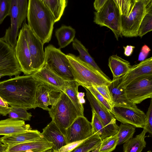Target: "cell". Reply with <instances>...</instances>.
Masks as SVG:
<instances>
[{"label": "cell", "mask_w": 152, "mask_h": 152, "mask_svg": "<svg viewBox=\"0 0 152 152\" xmlns=\"http://www.w3.org/2000/svg\"><path fill=\"white\" fill-rule=\"evenodd\" d=\"M38 84L32 75H17L0 82V96L10 107L35 109Z\"/></svg>", "instance_id": "6da1fadb"}, {"label": "cell", "mask_w": 152, "mask_h": 152, "mask_svg": "<svg viewBox=\"0 0 152 152\" xmlns=\"http://www.w3.org/2000/svg\"><path fill=\"white\" fill-rule=\"evenodd\" d=\"M119 11L122 36H138V31L146 13L152 9V0H113Z\"/></svg>", "instance_id": "7a4b0ae2"}, {"label": "cell", "mask_w": 152, "mask_h": 152, "mask_svg": "<svg viewBox=\"0 0 152 152\" xmlns=\"http://www.w3.org/2000/svg\"><path fill=\"white\" fill-rule=\"evenodd\" d=\"M28 25L44 45L50 40L55 23L51 13L42 0H28Z\"/></svg>", "instance_id": "3957f363"}, {"label": "cell", "mask_w": 152, "mask_h": 152, "mask_svg": "<svg viewBox=\"0 0 152 152\" xmlns=\"http://www.w3.org/2000/svg\"><path fill=\"white\" fill-rule=\"evenodd\" d=\"M66 56L70 64L75 80L80 86L87 88L96 85H108L112 81L109 78L105 77L75 55L68 53Z\"/></svg>", "instance_id": "277c9868"}, {"label": "cell", "mask_w": 152, "mask_h": 152, "mask_svg": "<svg viewBox=\"0 0 152 152\" xmlns=\"http://www.w3.org/2000/svg\"><path fill=\"white\" fill-rule=\"evenodd\" d=\"M49 113L52 121L64 136L66 129L79 116L75 106L64 92L57 102L50 108Z\"/></svg>", "instance_id": "5b68a950"}, {"label": "cell", "mask_w": 152, "mask_h": 152, "mask_svg": "<svg viewBox=\"0 0 152 152\" xmlns=\"http://www.w3.org/2000/svg\"><path fill=\"white\" fill-rule=\"evenodd\" d=\"M45 64L65 81L75 80L69 61L59 48L52 45L45 48Z\"/></svg>", "instance_id": "8992f818"}, {"label": "cell", "mask_w": 152, "mask_h": 152, "mask_svg": "<svg viewBox=\"0 0 152 152\" xmlns=\"http://www.w3.org/2000/svg\"><path fill=\"white\" fill-rule=\"evenodd\" d=\"M94 14L95 23L110 29L117 40L122 37L119 11L113 0H107L100 11Z\"/></svg>", "instance_id": "52a82bcc"}, {"label": "cell", "mask_w": 152, "mask_h": 152, "mask_svg": "<svg viewBox=\"0 0 152 152\" xmlns=\"http://www.w3.org/2000/svg\"><path fill=\"white\" fill-rule=\"evenodd\" d=\"M127 98L133 104L140 103L152 98V75L138 78L124 87Z\"/></svg>", "instance_id": "ba28073f"}, {"label": "cell", "mask_w": 152, "mask_h": 152, "mask_svg": "<svg viewBox=\"0 0 152 152\" xmlns=\"http://www.w3.org/2000/svg\"><path fill=\"white\" fill-rule=\"evenodd\" d=\"M22 28L23 30L30 53L34 73L39 70L45 64L44 45L32 32L27 24L23 23Z\"/></svg>", "instance_id": "9c48e42d"}, {"label": "cell", "mask_w": 152, "mask_h": 152, "mask_svg": "<svg viewBox=\"0 0 152 152\" xmlns=\"http://www.w3.org/2000/svg\"><path fill=\"white\" fill-rule=\"evenodd\" d=\"M111 113L116 119L123 124L131 125L134 127L143 128L146 115L137 107L114 105Z\"/></svg>", "instance_id": "30bf717a"}, {"label": "cell", "mask_w": 152, "mask_h": 152, "mask_svg": "<svg viewBox=\"0 0 152 152\" xmlns=\"http://www.w3.org/2000/svg\"><path fill=\"white\" fill-rule=\"evenodd\" d=\"M21 72L14 49L0 38V75L11 77Z\"/></svg>", "instance_id": "8fae6325"}, {"label": "cell", "mask_w": 152, "mask_h": 152, "mask_svg": "<svg viewBox=\"0 0 152 152\" xmlns=\"http://www.w3.org/2000/svg\"><path fill=\"white\" fill-rule=\"evenodd\" d=\"M86 95L92 110H94L110 136L116 134L119 126L113 115L99 102L86 88Z\"/></svg>", "instance_id": "7c38bea8"}, {"label": "cell", "mask_w": 152, "mask_h": 152, "mask_svg": "<svg viewBox=\"0 0 152 152\" xmlns=\"http://www.w3.org/2000/svg\"><path fill=\"white\" fill-rule=\"evenodd\" d=\"M93 134L91 122L84 116H80L66 129L64 136L68 144L85 140Z\"/></svg>", "instance_id": "4fadbf2b"}, {"label": "cell", "mask_w": 152, "mask_h": 152, "mask_svg": "<svg viewBox=\"0 0 152 152\" xmlns=\"http://www.w3.org/2000/svg\"><path fill=\"white\" fill-rule=\"evenodd\" d=\"M63 92L45 83L38 82L36 92L35 107L49 111L58 101Z\"/></svg>", "instance_id": "5bb4252c"}, {"label": "cell", "mask_w": 152, "mask_h": 152, "mask_svg": "<svg viewBox=\"0 0 152 152\" xmlns=\"http://www.w3.org/2000/svg\"><path fill=\"white\" fill-rule=\"evenodd\" d=\"M14 51L21 72L26 75L33 73L30 53L22 28L20 30Z\"/></svg>", "instance_id": "9a60e30c"}, {"label": "cell", "mask_w": 152, "mask_h": 152, "mask_svg": "<svg viewBox=\"0 0 152 152\" xmlns=\"http://www.w3.org/2000/svg\"><path fill=\"white\" fill-rule=\"evenodd\" d=\"M31 75L38 82L45 83L64 92L65 80L52 70L46 64Z\"/></svg>", "instance_id": "2e32d148"}, {"label": "cell", "mask_w": 152, "mask_h": 152, "mask_svg": "<svg viewBox=\"0 0 152 152\" xmlns=\"http://www.w3.org/2000/svg\"><path fill=\"white\" fill-rule=\"evenodd\" d=\"M152 75V57L145 59L132 66L128 72L123 76L121 85L124 87L134 80L144 76Z\"/></svg>", "instance_id": "e0dca14e"}, {"label": "cell", "mask_w": 152, "mask_h": 152, "mask_svg": "<svg viewBox=\"0 0 152 152\" xmlns=\"http://www.w3.org/2000/svg\"><path fill=\"white\" fill-rule=\"evenodd\" d=\"M42 130L41 134L43 138L53 143L52 148L54 151H58L67 144L64 136L53 121H52Z\"/></svg>", "instance_id": "ac0fdd59"}, {"label": "cell", "mask_w": 152, "mask_h": 152, "mask_svg": "<svg viewBox=\"0 0 152 152\" xmlns=\"http://www.w3.org/2000/svg\"><path fill=\"white\" fill-rule=\"evenodd\" d=\"M43 138L41 133L37 130H30L16 134L4 136L0 138L1 142L8 147L29 142H34Z\"/></svg>", "instance_id": "d6986e66"}, {"label": "cell", "mask_w": 152, "mask_h": 152, "mask_svg": "<svg viewBox=\"0 0 152 152\" xmlns=\"http://www.w3.org/2000/svg\"><path fill=\"white\" fill-rule=\"evenodd\" d=\"M31 129L30 125L22 120L9 118L0 121V135H13Z\"/></svg>", "instance_id": "ffe728a7"}, {"label": "cell", "mask_w": 152, "mask_h": 152, "mask_svg": "<svg viewBox=\"0 0 152 152\" xmlns=\"http://www.w3.org/2000/svg\"><path fill=\"white\" fill-rule=\"evenodd\" d=\"M123 76L112 80L108 85L112 96L113 105L132 107L136 105L130 102L127 98L124 87L121 85Z\"/></svg>", "instance_id": "44dd1931"}, {"label": "cell", "mask_w": 152, "mask_h": 152, "mask_svg": "<svg viewBox=\"0 0 152 152\" xmlns=\"http://www.w3.org/2000/svg\"><path fill=\"white\" fill-rule=\"evenodd\" d=\"M108 65L113 74V80L118 79L125 75L132 66L129 61L117 55H113L110 56Z\"/></svg>", "instance_id": "7402d4cb"}, {"label": "cell", "mask_w": 152, "mask_h": 152, "mask_svg": "<svg viewBox=\"0 0 152 152\" xmlns=\"http://www.w3.org/2000/svg\"><path fill=\"white\" fill-rule=\"evenodd\" d=\"M53 143L43 138L34 142H29L8 147L4 152H23L34 149H45L47 150L52 148Z\"/></svg>", "instance_id": "603a6c76"}, {"label": "cell", "mask_w": 152, "mask_h": 152, "mask_svg": "<svg viewBox=\"0 0 152 152\" xmlns=\"http://www.w3.org/2000/svg\"><path fill=\"white\" fill-rule=\"evenodd\" d=\"M80 84L76 80L65 81L64 92L71 100L77 110L79 116H84V107L83 104L79 101L77 95L78 86Z\"/></svg>", "instance_id": "cb8c5ba5"}, {"label": "cell", "mask_w": 152, "mask_h": 152, "mask_svg": "<svg viewBox=\"0 0 152 152\" xmlns=\"http://www.w3.org/2000/svg\"><path fill=\"white\" fill-rule=\"evenodd\" d=\"M73 49L78 51L79 55L78 58L84 62L91 66L106 77L109 78L101 70L93 58L89 53L88 49L76 38L72 42Z\"/></svg>", "instance_id": "d4e9b609"}, {"label": "cell", "mask_w": 152, "mask_h": 152, "mask_svg": "<svg viewBox=\"0 0 152 152\" xmlns=\"http://www.w3.org/2000/svg\"><path fill=\"white\" fill-rule=\"evenodd\" d=\"M76 33L75 30L70 26L62 25L55 31L59 49L64 48L72 42Z\"/></svg>", "instance_id": "484cf974"}, {"label": "cell", "mask_w": 152, "mask_h": 152, "mask_svg": "<svg viewBox=\"0 0 152 152\" xmlns=\"http://www.w3.org/2000/svg\"><path fill=\"white\" fill-rule=\"evenodd\" d=\"M53 16L55 23L58 21L67 5V0H42Z\"/></svg>", "instance_id": "4316f807"}, {"label": "cell", "mask_w": 152, "mask_h": 152, "mask_svg": "<svg viewBox=\"0 0 152 152\" xmlns=\"http://www.w3.org/2000/svg\"><path fill=\"white\" fill-rule=\"evenodd\" d=\"M146 133L143 129L139 134L124 143L123 146L124 152H142L146 147L145 137Z\"/></svg>", "instance_id": "83f0119b"}, {"label": "cell", "mask_w": 152, "mask_h": 152, "mask_svg": "<svg viewBox=\"0 0 152 152\" xmlns=\"http://www.w3.org/2000/svg\"><path fill=\"white\" fill-rule=\"evenodd\" d=\"M102 140L98 135L94 134L84 140L71 152H89L99 148Z\"/></svg>", "instance_id": "f1b7e54d"}, {"label": "cell", "mask_w": 152, "mask_h": 152, "mask_svg": "<svg viewBox=\"0 0 152 152\" xmlns=\"http://www.w3.org/2000/svg\"><path fill=\"white\" fill-rule=\"evenodd\" d=\"M19 28L18 20L11 21L10 26L6 29L4 35L2 37L4 41L14 49L17 44Z\"/></svg>", "instance_id": "f546056e"}, {"label": "cell", "mask_w": 152, "mask_h": 152, "mask_svg": "<svg viewBox=\"0 0 152 152\" xmlns=\"http://www.w3.org/2000/svg\"><path fill=\"white\" fill-rule=\"evenodd\" d=\"M117 133L118 137L117 145L124 143L132 138L135 132V128L133 126L127 124L121 123L119 126Z\"/></svg>", "instance_id": "4dcf8cb0"}, {"label": "cell", "mask_w": 152, "mask_h": 152, "mask_svg": "<svg viewBox=\"0 0 152 152\" xmlns=\"http://www.w3.org/2000/svg\"><path fill=\"white\" fill-rule=\"evenodd\" d=\"M92 111V118L91 122L94 134H96L102 140L110 136L106 130L97 115L93 110Z\"/></svg>", "instance_id": "1f68e13d"}, {"label": "cell", "mask_w": 152, "mask_h": 152, "mask_svg": "<svg viewBox=\"0 0 152 152\" xmlns=\"http://www.w3.org/2000/svg\"><path fill=\"white\" fill-rule=\"evenodd\" d=\"M152 30V9L145 14L140 24L138 31V36L142 37Z\"/></svg>", "instance_id": "d6a6232c"}, {"label": "cell", "mask_w": 152, "mask_h": 152, "mask_svg": "<svg viewBox=\"0 0 152 152\" xmlns=\"http://www.w3.org/2000/svg\"><path fill=\"white\" fill-rule=\"evenodd\" d=\"M118 142L117 133L106 138L102 141L99 152H111L115 149Z\"/></svg>", "instance_id": "836d02e7"}, {"label": "cell", "mask_w": 152, "mask_h": 152, "mask_svg": "<svg viewBox=\"0 0 152 152\" xmlns=\"http://www.w3.org/2000/svg\"><path fill=\"white\" fill-rule=\"evenodd\" d=\"M11 110L8 114L10 118L20 119L23 121H30L32 116L31 113L27 110L21 107H10Z\"/></svg>", "instance_id": "e575fe53"}, {"label": "cell", "mask_w": 152, "mask_h": 152, "mask_svg": "<svg viewBox=\"0 0 152 152\" xmlns=\"http://www.w3.org/2000/svg\"><path fill=\"white\" fill-rule=\"evenodd\" d=\"M28 1L27 0H17L18 8V21L20 28L23 21L27 16Z\"/></svg>", "instance_id": "d590c367"}, {"label": "cell", "mask_w": 152, "mask_h": 152, "mask_svg": "<svg viewBox=\"0 0 152 152\" xmlns=\"http://www.w3.org/2000/svg\"><path fill=\"white\" fill-rule=\"evenodd\" d=\"M86 88L90 91L99 102L111 113L112 106L104 96L93 87H88Z\"/></svg>", "instance_id": "8d00e7d4"}, {"label": "cell", "mask_w": 152, "mask_h": 152, "mask_svg": "<svg viewBox=\"0 0 152 152\" xmlns=\"http://www.w3.org/2000/svg\"><path fill=\"white\" fill-rule=\"evenodd\" d=\"M108 85L104 84L96 85L93 87L104 96L113 107V99Z\"/></svg>", "instance_id": "74e56055"}, {"label": "cell", "mask_w": 152, "mask_h": 152, "mask_svg": "<svg viewBox=\"0 0 152 152\" xmlns=\"http://www.w3.org/2000/svg\"><path fill=\"white\" fill-rule=\"evenodd\" d=\"M10 0H0V25L9 15Z\"/></svg>", "instance_id": "f35d334b"}, {"label": "cell", "mask_w": 152, "mask_h": 152, "mask_svg": "<svg viewBox=\"0 0 152 152\" xmlns=\"http://www.w3.org/2000/svg\"><path fill=\"white\" fill-rule=\"evenodd\" d=\"M146 115L145 124L143 128L146 132L151 134L152 133V100L151 99L150 104Z\"/></svg>", "instance_id": "ab89813d"}, {"label": "cell", "mask_w": 152, "mask_h": 152, "mask_svg": "<svg viewBox=\"0 0 152 152\" xmlns=\"http://www.w3.org/2000/svg\"><path fill=\"white\" fill-rule=\"evenodd\" d=\"M11 21L18 20L17 0H10L9 15Z\"/></svg>", "instance_id": "60d3db41"}, {"label": "cell", "mask_w": 152, "mask_h": 152, "mask_svg": "<svg viewBox=\"0 0 152 152\" xmlns=\"http://www.w3.org/2000/svg\"><path fill=\"white\" fill-rule=\"evenodd\" d=\"M11 110V107L2 97L0 96V114L6 116L8 114Z\"/></svg>", "instance_id": "b9f144b4"}, {"label": "cell", "mask_w": 152, "mask_h": 152, "mask_svg": "<svg viewBox=\"0 0 152 152\" xmlns=\"http://www.w3.org/2000/svg\"><path fill=\"white\" fill-rule=\"evenodd\" d=\"M84 140L68 143L62 147L57 152H71Z\"/></svg>", "instance_id": "7bdbcfd3"}, {"label": "cell", "mask_w": 152, "mask_h": 152, "mask_svg": "<svg viewBox=\"0 0 152 152\" xmlns=\"http://www.w3.org/2000/svg\"><path fill=\"white\" fill-rule=\"evenodd\" d=\"M150 50V48L147 45H144L139 54L138 61H141L145 60Z\"/></svg>", "instance_id": "ee69618b"}, {"label": "cell", "mask_w": 152, "mask_h": 152, "mask_svg": "<svg viewBox=\"0 0 152 152\" xmlns=\"http://www.w3.org/2000/svg\"><path fill=\"white\" fill-rule=\"evenodd\" d=\"M107 0H96L94 3V7L96 12H99L103 7Z\"/></svg>", "instance_id": "f6af8a7d"}, {"label": "cell", "mask_w": 152, "mask_h": 152, "mask_svg": "<svg viewBox=\"0 0 152 152\" xmlns=\"http://www.w3.org/2000/svg\"><path fill=\"white\" fill-rule=\"evenodd\" d=\"M135 48L134 46L132 45H127L125 47L124 46L123 48L124 50V55L127 56L131 55Z\"/></svg>", "instance_id": "bcb514c9"}, {"label": "cell", "mask_w": 152, "mask_h": 152, "mask_svg": "<svg viewBox=\"0 0 152 152\" xmlns=\"http://www.w3.org/2000/svg\"><path fill=\"white\" fill-rule=\"evenodd\" d=\"M8 147L3 144L0 140V152H4L7 148Z\"/></svg>", "instance_id": "7dc6e473"}, {"label": "cell", "mask_w": 152, "mask_h": 152, "mask_svg": "<svg viewBox=\"0 0 152 152\" xmlns=\"http://www.w3.org/2000/svg\"><path fill=\"white\" fill-rule=\"evenodd\" d=\"M85 96V93L83 92H78L77 94V97L78 100L80 99L84 98V96Z\"/></svg>", "instance_id": "c3c4849f"}, {"label": "cell", "mask_w": 152, "mask_h": 152, "mask_svg": "<svg viewBox=\"0 0 152 152\" xmlns=\"http://www.w3.org/2000/svg\"><path fill=\"white\" fill-rule=\"evenodd\" d=\"M57 151H54L52 148L48 150L45 152H56Z\"/></svg>", "instance_id": "681fc988"}, {"label": "cell", "mask_w": 152, "mask_h": 152, "mask_svg": "<svg viewBox=\"0 0 152 152\" xmlns=\"http://www.w3.org/2000/svg\"><path fill=\"white\" fill-rule=\"evenodd\" d=\"M99 148H98L92 151L91 152H99Z\"/></svg>", "instance_id": "f907efd6"}, {"label": "cell", "mask_w": 152, "mask_h": 152, "mask_svg": "<svg viewBox=\"0 0 152 152\" xmlns=\"http://www.w3.org/2000/svg\"><path fill=\"white\" fill-rule=\"evenodd\" d=\"M147 152H151V151H147Z\"/></svg>", "instance_id": "816d5d0a"}, {"label": "cell", "mask_w": 152, "mask_h": 152, "mask_svg": "<svg viewBox=\"0 0 152 152\" xmlns=\"http://www.w3.org/2000/svg\"><path fill=\"white\" fill-rule=\"evenodd\" d=\"M2 77V75H0V78Z\"/></svg>", "instance_id": "f5cc1de1"}, {"label": "cell", "mask_w": 152, "mask_h": 152, "mask_svg": "<svg viewBox=\"0 0 152 152\" xmlns=\"http://www.w3.org/2000/svg\"><path fill=\"white\" fill-rule=\"evenodd\" d=\"M56 152H57V151Z\"/></svg>", "instance_id": "db71d44e"}, {"label": "cell", "mask_w": 152, "mask_h": 152, "mask_svg": "<svg viewBox=\"0 0 152 152\" xmlns=\"http://www.w3.org/2000/svg\"></svg>", "instance_id": "11a10c76"}]
</instances>
